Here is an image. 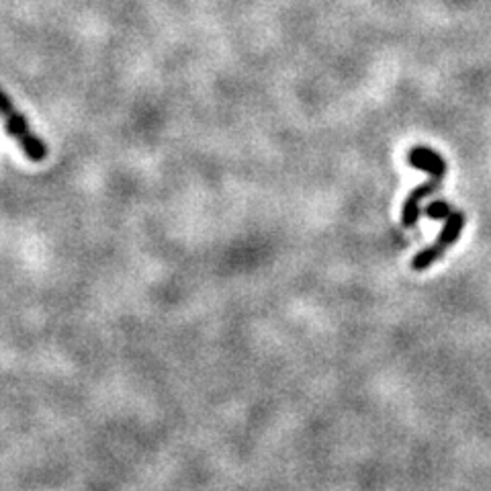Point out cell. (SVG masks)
Segmentation results:
<instances>
[{
  "label": "cell",
  "mask_w": 491,
  "mask_h": 491,
  "mask_svg": "<svg viewBox=\"0 0 491 491\" xmlns=\"http://www.w3.org/2000/svg\"><path fill=\"white\" fill-rule=\"evenodd\" d=\"M0 119L4 121V127L9 131V135L15 140L20 150L25 151V156L33 162H44L50 148L45 146V142L31 129L29 121L25 119V115L17 109L15 102L3 88H0Z\"/></svg>",
  "instance_id": "obj_1"
},
{
  "label": "cell",
  "mask_w": 491,
  "mask_h": 491,
  "mask_svg": "<svg viewBox=\"0 0 491 491\" xmlns=\"http://www.w3.org/2000/svg\"><path fill=\"white\" fill-rule=\"evenodd\" d=\"M462 225H465V216H462L461 211L451 209V213L446 216V224L445 230L440 232L438 240L434 241L432 246H428L426 250H421L416 258L412 262L413 271H426V268H430L434 262H437L442 254H445L448 248H451L456 240H459Z\"/></svg>",
  "instance_id": "obj_2"
},
{
  "label": "cell",
  "mask_w": 491,
  "mask_h": 491,
  "mask_svg": "<svg viewBox=\"0 0 491 491\" xmlns=\"http://www.w3.org/2000/svg\"><path fill=\"white\" fill-rule=\"evenodd\" d=\"M426 213H428V217H432V219H442V217L446 219L448 213H451V207H448L446 203H442V200H437V203H432L430 207H428Z\"/></svg>",
  "instance_id": "obj_3"
}]
</instances>
